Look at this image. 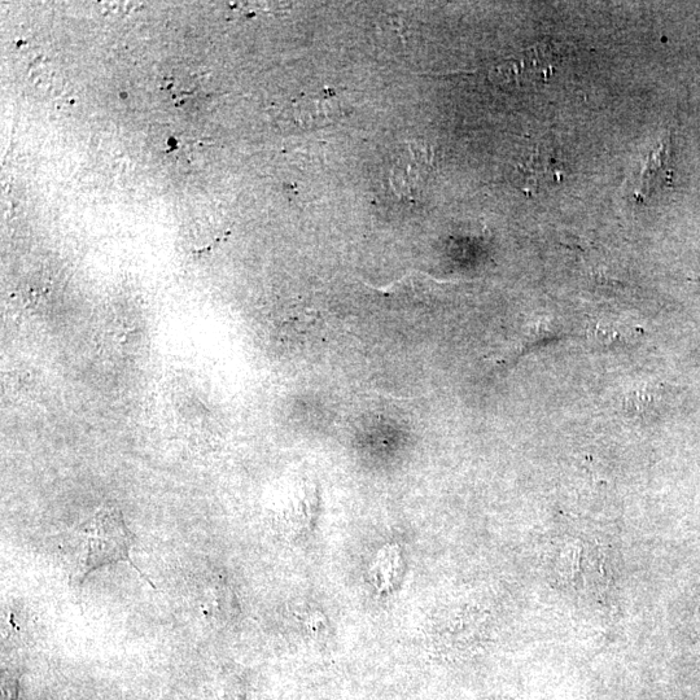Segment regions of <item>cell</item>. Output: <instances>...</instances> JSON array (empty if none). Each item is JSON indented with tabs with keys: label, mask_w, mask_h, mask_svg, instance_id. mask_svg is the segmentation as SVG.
Masks as SVG:
<instances>
[{
	"label": "cell",
	"mask_w": 700,
	"mask_h": 700,
	"mask_svg": "<svg viewBox=\"0 0 700 700\" xmlns=\"http://www.w3.org/2000/svg\"><path fill=\"white\" fill-rule=\"evenodd\" d=\"M299 116L301 121L308 126L330 125L340 116L338 99L331 90H325L321 94L309 96L299 104Z\"/></svg>",
	"instance_id": "obj_6"
},
{
	"label": "cell",
	"mask_w": 700,
	"mask_h": 700,
	"mask_svg": "<svg viewBox=\"0 0 700 700\" xmlns=\"http://www.w3.org/2000/svg\"><path fill=\"white\" fill-rule=\"evenodd\" d=\"M589 339L603 345L614 347L616 344H625L634 338V328L627 323L615 321V319L599 318L590 323L588 327Z\"/></svg>",
	"instance_id": "obj_7"
},
{
	"label": "cell",
	"mask_w": 700,
	"mask_h": 700,
	"mask_svg": "<svg viewBox=\"0 0 700 700\" xmlns=\"http://www.w3.org/2000/svg\"><path fill=\"white\" fill-rule=\"evenodd\" d=\"M555 56L548 45L527 48L519 56L503 61L490 73V77L503 85H525V83L546 81L554 70Z\"/></svg>",
	"instance_id": "obj_2"
},
{
	"label": "cell",
	"mask_w": 700,
	"mask_h": 700,
	"mask_svg": "<svg viewBox=\"0 0 700 700\" xmlns=\"http://www.w3.org/2000/svg\"><path fill=\"white\" fill-rule=\"evenodd\" d=\"M673 182V168L671 161V146L669 139H663L659 146L647 155L642 165L640 177H638L636 198L638 201L651 198L660 190L671 186Z\"/></svg>",
	"instance_id": "obj_4"
},
{
	"label": "cell",
	"mask_w": 700,
	"mask_h": 700,
	"mask_svg": "<svg viewBox=\"0 0 700 700\" xmlns=\"http://www.w3.org/2000/svg\"><path fill=\"white\" fill-rule=\"evenodd\" d=\"M667 400V391L663 385H642L625 395L623 409L630 417L655 418L663 413Z\"/></svg>",
	"instance_id": "obj_5"
},
{
	"label": "cell",
	"mask_w": 700,
	"mask_h": 700,
	"mask_svg": "<svg viewBox=\"0 0 700 700\" xmlns=\"http://www.w3.org/2000/svg\"><path fill=\"white\" fill-rule=\"evenodd\" d=\"M78 538L82 549L74 579L80 583H83L91 572L108 564L125 562L138 570L130 560L133 533L116 507L104 506L93 519L82 525Z\"/></svg>",
	"instance_id": "obj_1"
},
{
	"label": "cell",
	"mask_w": 700,
	"mask_h": 700,
	"mask_svg": "<svg viewBox=\"0 0 700 700\" xmlns=\"http://www.w3.org/2000/svg\"><path fill=\"white\" fill-rule=\"evenodd\" d=\"M563 163L549 144L538 143L516 168L518 187L525 194H538L563 178Z\"/></svg>",
	"instance_id": "obj_3"
}]
</instances>
